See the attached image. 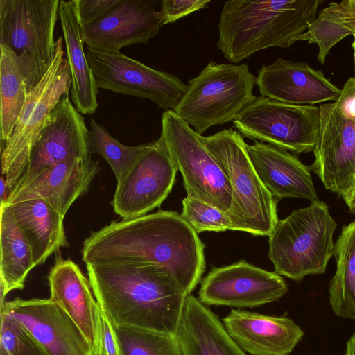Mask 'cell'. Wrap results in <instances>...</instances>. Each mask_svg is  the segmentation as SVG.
Segmentation results:
<instances>
[{
  "label": "cell",
  "instance_id": "d6986e66",
  "mask_svg": "<svg viewBox=\"0 0 355 355\" xmlns=\"http://www.w3.org/2000/svg\"><path fill=\"white\" fill-rule=\"evenodd\" d=\"M99 171V162L91 156L68 159L45 168L29 182L12 191L1 205L43 199L64 216L76 200L87 192Z\"/></svg>",
  "mask_w": 355,
  "mask_h": 355
},
{
  "label": "cell",
  "instance_id": "ffe728a7",
  "mask_svg": "<svg viewBox=\"0 0 355 355\" xmlns=\"http://www.w3.org/2000/svg\"><path fill=\"white\" fill-rule=\"evenodd\" d=\"M222 322L231 338L251 355H288L304 334L288 317L243 309H232Z\"/></svg>",
  "mask_w": 355,
  "mask_h": 355
},
{
  "label": "cell",
  "instance_id": "836d02e7",
  "mask_svg": "<svg viewBox=\"0 0 355 355\" xmlns=\"http://www.w3.org/2000/svg\"><path fill=\"white\" fill-rule=\"evenodd\" d=\"M209 0H162L160 11L164 25L173 23L185 16L208 6Z\"/></svg>",
  "mask_w": 355,
  "mask_h": 355
},
{
  "label": "cell",
  "instance_id": "3957f363",
  "mask_svg": "<svg viewBox=\"0 0 355 355\" xmlns=\"http://www.w3.org/2000/svg\"><path fill=\"white\" fill-rule=\"evenodd\" d=\"M320 0L225 2L216 46L232 64L270 47L288 49L316 18Z\"/></svg>",
  "mask_w": 355,
  "mask_h": 355
},
{
  "label": "cell",
  "instance_id": "8992f818",
  "mask_svg": "<svg viewBox=\"0 0 355 355\" xmlns=\"http://www.w3.org/2000/svg\"><path fill=\"white\" fill-rule=\"evenodd\" d=\"M255 77L248 64L210 61L187 89L174 113L201 135L213 125L233 121L256 96Z\"/></svg>",
  "mask_w": 355,
  "mask_h": 355
},
{
  "label": "cell",
  "instance_id": "ab89813d",
  "mask_svg": "<svg viewBox=\"0 0 355 355\" xmlns=\"http://www.w3.org/2000/svg\"><path fill=\"white\" fill-rule=\"evenodd\" d=\"M353 35L354 37V42L352 44V46H353V49H354V64H355V32H354Z\"/></svg>",
  "mask_w": 355,
  "mask_h": 355
},
{
  "label": "cell",
  "instance_id": "74e56055",
  "mask_svg": "<svg viewBox=\"0 0 355 355\" xmlns=\"http://www.w3.org/2000/svg\"><path fill=\"white\" fill-rule=\"evenodd\" d=\"M346 205H347L349 211L355 215V189L349 199V200L346 202Z\"/></svg>",
  "mask_w": 355,
  "mask_h": 355
},
{
  "label": "cell",
  "instance_id": "7c38bea8",
  "mask_svg": "<svg viewBox=\"0 0 355 355\" xmlns=\"http://www.w3.org/2000/svg\"><path fill=\"white\" fill-rule=\"evenodd\" d=\"M178 171L160 135L117 182L111 202L114 212L130 219L159 207L171 191Z\"/></svg>",
  "mask_w": 355,
  "mask_h": 355
},
{
  "label": "cell",
  "instance_id": "4316f807",
  "mask_svg": "<svg viewBox=\"0 0 355 355\" xmlns=\"http://www.w3.org/2000/svg\"><path fill=\"white\" fill-rule=\"evenodd\" d=\"M336 270L329 286V302L334 313L355 320V220L343 226L334 244Z\"/></svg>",
  "mask_w": 355,
  "mask_h": 355
},
{
  "label": "cell",
  "instance_id": "484cf974",
  "mask_svg": "<svg viewBox=\"0 0 355 355\" xmlns=\"http://www.w3.org/2000/svg\"><path fill=\"white\" fill-rule=\"evenodd\" d=\"M34 267L31 245L17 224L10 206L1 205L0 282L6 294L23 289Z\"/></svg>",
  "mask_w": 355,
  "mask_h": 355
},
{
  "label": "cell",
  "instance_id": "1f68e13d",
  "mask_svg": "<svg viewBox=\"0 0 355 355\" xmlns=\"http://www.w3.org/2000/svg\"><path fill=\"white\" fill-rule=\"evenodd\" d=\"M182 202L181 216L198 234L231 230L232 225L227 213L217 207L187 195Z\"/></svg>",
  "mask_w": 355,
  "mask_h": 355
},
{
  "label": "cell",
  "instance_id": "2e32d148",
  "mask_svg": "<svg viewBox=\"0 0 355 355\" xmlns=\"http://www.w3.org/2000/svg\"><path fill=\"white\" fill-rule=\"evenodd\" d=\"M159 3L121 0L101 18L81 26L84 43L92 49L111 53L132 44H147L164 26L160 9H157Z\"/></svg>",
  "mask_w": 355,
  "mask_h": 355
},
{
  "label": "cell",
  "instance_id": "d6a6232c",
  "mask_svg": "<svg viewBox=\"0 0 355 355\" xmlns=\"http://www.w3.org/2000/svg\"><path fill=\"white\" fill-rule=\"evenodd\" d=\"M0 315V347L9 355H48L13 318L5 313Z\"/></svg>",
  "mask_w": 355,
  "mask_h": 355
},
{
  "label": "cell",
  "instance_id": "ba28073f",
  "mask_svg": "<svg viewBox=\"0 0 355 355\" xmlns=\"http://www.w3.org/2000/svg\"><path fill=\"white\" fill-rule=\"evenodd\" d=\"M60 0H0V44L14 54L28 91L42 78L56 50Z\"/></svg>",
  "mask_w": 355,
  "mask_h": 355
},
{
  "label": "cell",
  "instance_id": "f35d334b",
  "mask_svg": "<svg viewBox=\"0 0 355 355\" xmlns=\"http://www.w3.org/2000/svg\"><path fill=\"white\" fill-rule=\"evenodd\" d=\"M0 355H9L7 352L0 347Z\"/></svg>",
  "mask_w": 355,
  "mask_h": 355
},
{
  "label": "cell",
  "instance_id": "30bf717a",
  "mask_svg": "<svg viewBox=\"0 0 355 355\" xmlns=\"http://www.w3.org/2000/svg\"><path fill=\"white\" fill-rule=\"evenodd\" d=\"M235 128L251 139L300 154L313 151L320 132V109L259 96L233 120Z\"/></svg>",
  "mask_w": 355,
  "mask_h": 355
},
{
  "label": "cell",
  "instance_id": "9a60e30c",
  "mask_svg": "<svg viewBox=\"0 0 355 355\" xmlns=\"http://www.w3.org/2000/svg\"><path fill=\"white\" fill-rule=\"evenodd\" d=\"M48 355H94L86 338L71 318L49 299L15 297L0 308Z\"/></svg>",
  "mask_w": 355,
  "mask_h": 355
},
{
  "label": "cell",
  "instance_id": "f1b7e54d",
  "mask_svg": "<svg viewBox=\"0 0 355 355\" xmlns=\"http://www.w3.org/2000/svg\"><path fill=\"white\" fill-rule=\"evenodd\" d=\"M0 137L2 147L12 135L29 91L13 53L2 44H0Z\"/></svg>",
  "mask_w": 355,
  "mask_h": 355
},
{
  "label": "cell",
  "instance_id": "d590c367",
  "mask_svg": "<svg viewBox=\"0 0 355 355\" xmlns=\"http://www.w3.org/2000/svg\"><path fill=\"white\" fill-rule=\"evenodd\" d=\"M121 0H75L80 26L91 24L101 18Z\"/></svg>",
  "mask_w": 355,
  "mask_h": 355
},
{
  "label": "cell",
  "instance_id": "cb8c5ba5",
  "mask_svg": "<svg viewBox=\"0 0 355 355\" xmlns=\"http://www.w3.org/2000/svg\"><path fill=\"white\" fill-rule=\"evenodd\" d=\"M58 15L71 77L72 102L80 114H94L98 106V88L83 49L75 0H60Z\"/></svg>",
  "mask_w": 355,
  "mask_h": 355
},
{
  "label": "cell",
  "instance_id": "9c48e42d",
  "mask_svg": "<svg viewBox=\"0 0 355 355\" xmlns=\"http://www.w3.org/2000/svg\"><path fill=\"white\" fill-rule=\"evenodd\" d=\"M161 135L182 175L187 196L227 213L232 205L230 184L222 167L203 143L202 135L172 110L162 113Z\"/></svg>",
  "mask_w": 355,
  "mask_h": 355
},
{
  "label": "cell",
  "instance_id": "277c9868",
  "mask_svg": "<svg viewBox=\"0 0 355 355\" xmlns=\"http://www.w3.org/2000/svg\"><path fill=\"white\" fill-rule=\"evenodd\" d=\"M202 139L230 184L232 205L227 214L231 230L269 236L279 222L277 202L258 177L243 137L229 128Z\"/></svg>",
  "mask_w": 355,
  "mask_h": 355
},
{
  "label": "cell",
  "instance_id": "7402d4cb",
  "mask_svg": "<svg viewBox=\"0 0 355 355\" xmlns=\"http://www.w3.org/2000/svg\"><path fill=\"white\" fill-rule=\"evenodd\" d=\"M260 180L278 202L286 198L319 200L309 166L288 150L255 141L246 145Z\"/></svg>",
  "mask_w": 355,
  "mask_h": 355
},
{
  "label": "cell",
  "instance_id": "6da1fadb",
  "mask_svg": "<svg viewBox=\"0 0 355 355\" xmlns=\"http://www.w3.org/2000/svg\"><path fill=\"white\" fill-rule=\"evenodd\" d=\"M85 265L149 263L166 268L187 295L202 279L205 245L176 211L159 210L112 221L84 241Z\"/></svg>",
  "mask_w": 355,
  "mask_h": 355
},
{
  "label": "cell",
  "instance_id": "4fadbf2b",
  "mask_svg": "<svg viewBox=\"0 0 355 355\" xmlns=\"http://www.w3.org/2000/svg\"><path fill=\"white\" fill-rule=\"evenodd\" d=\"M319 109V136L309 168L346 203L355 189V120L342 114L335 102Z\"/></svg>",
  "mask_w": 355,
  "mask_h": 355
},
{
  "label": "cell",
  "instance_id": "ac0fdd59",
  "mask_svg": "<svg viewBox=\"0 0 355 355\" xmlns=\"http://www.w3.org/2000/svg\"><path fill=\"white\" fill-rule=\"evenodd\" d=\"M256 85L262 96L298 105L335 102L341 94L322 71L282 58L260 69Z\"/></svg>",
  "mask_w": 355,
  "mask_h": 355
},
{
  "label": "cell",
  "instance_id": "e575fe53",
  "mask_svg": "<svg viewBox=\"0 0 355 355\" xmlns=\"http://www.w3.org/2000/svg\"><path fill=\"white\" fill-rule=\"evenodd\" d=\"M97 320L101 355H123L113 324L98 303Z\"/></svg>",
  "mask_w": 355,
  "mask_h": 355
},
{
  "label": "cell",
  "instance_id": "d4e9b609",
  "mask_svg": "<svg viewBox=\"0 0 355 355\" xmlns=\"http://www.w3.org/2000/svg\"><path fill=\"white\" fill-rule=\"evenodd\" d=\"M9 205L31 245L35 266L44 263L60 248L68 245L64 216L46 200L31 199Z\"/></svg>",
  "mask_w": 355,
  "mask_h": 355
},
{
  "label": "cell",
  "instance_id": "f546056e",
  "mask_svg": "<svg viewBox=\"0 0 355 355\" xmlns=\"http://www.w3.org/2000/svg\"><path fill=\"white\" fill-rule=\"evenodd\" d=\"M90 128L89 154H98L107 161L114 173L116 182L152 146V142L138 146L122 144L93 119L90 120Z\"/></svg>",
  "mask_w": 355,
  "mask_h": 355
},
{
  "label": "cell",
  "instance_id": "52a82bcc",
  "mask_svg": "<svg viewBox=\"0 0 355 355\" xmlns=\"http://www.w3.org/2000/svg\"><path fill=\"white\" fill-rule=\"evenodd\" d=\"M63 37L56 40L53 59L40 82L28 92L12 135L1 148V178L8 196L20 180L33 148L50 115L60 100L68 96L71 77L64 58Z\"/></svg>",
  "mask_w": 355,
  "mask_h": 355
},
{
  "label": "cell",
  "instance_id": "7a4b0ae2",
  "mask_svg": "<svg viewBox=\"0 0 355 355\" xmlns=\"http://www.w3.org/2000/svg\"><path fill=\"white\" fill-rule=\"evenodd\" d=\"M86 268L96 300L112 324L177 334L187 295L166 268L149 263Z\"/></svg>",
  "mask_w": 355,
  "mask_h": 355
},
{
  "label": "cell",
  "instance_id": "60d3db41",
  "mask_svg": "<svg viewBox=\"0 0 355 355\" xmlns=\"http://www.w3.org/2000/svg\"><path fill=\"white\" fill-rule=\"evenodd\" d=\"M345 355H355V354L352 352H350V351L346 350Z\"/></svg>",
  "mask_w": 355,
  "mask_h": 355
},
{
  "label": "cell",
  "instance_id": "603a6c76",
  "mask_svg": "<svg viewBox=\"0 0 355 355\" xmlns=\"http://www.w3.org/2000/svg\"><path fill=\"white\" fill-rule=\"evenodd\" d=\"M177 335L184 355H248L218 316L191 294L186 297Z\"/></svg>",
  "mask_w": 355,
  "mask_h": 355
},
{
  "label": "cell",
  "instance_id": "5bb4252c",
  "mask_svg": "<svg viewBox=\"0 0 355 355\" xmlns=\"http://www.w3.org/2000/svg\"><path fill=\"white\" fill-rule=\"evenodd\" d=\"M288 290L281 275L241 260L212 268L200 281L198 298L207 306L241 309L276 302Z\"/></svg>",
  "mask_w": 355,
  "mask_h": 355
},
{
  "label": "cell",
  "instance_id": "83f0119b",
  "mask_svg": "<svg viewBox=\"0 0 355 355\" xmlns=\"http://www.w3.org/2000/svg\"><path fill=\"white\" fill-rule=\"evenodd\" d=\"M355 32V0L330 3L311 23L298 41L307 40L318 46V60L324 63L331 48Z\"/></svg>",
  "mask_w": 355,
  "mask_h": 355
},
{
  "label": "cell",
  "instance_id": "44dd1931",
  "mask_svg": "<svg viewBox=\"0 0 355 355\" xmlns=\"http://www.w3.org/2000/svg\"><path fill=\"white\" fill-rule=\"evenodd\" d=\"M50 299L75 322L94 355H101L98 331V302L89 279L71 259L58 256L48 276Z\"/></svg>",
  "mask_w": 355,
  "mask_h": 355
},
{
  "label": "cell",
  "instance_id": "8d00e7d4",
  "mask_svg": "<svg viewBox=\"0 0 355 355\" xmlns=\"http://www.w3.org/2000/svg\"><path fill=\"white\" fill-rule=\"evenodd\" d=\"M335 103L342 114L355 120V77L347 80Z\"/></svg>",
  "mask_w": 355,
  "mask_h": 355
},
{
  "label": "cell",
  "instance_id": "8fae6325",
  "mask_svg": "<svg viewBox=\"0 0 355 355\" xmlns=\"http://www.w3.org/2000/svg\"><path fill=\"white\" fill-rule=\"evenodd\" d=\"M86 55L98 88L148 99L172 110L186 89L177 76L154 69L120 53L87 48Z\"/></svg>",
  "mask_w": 355,
  "mask_h": 355
},
{
  "label": "cell",
  "instance_id": "4dcf8cb0",
  "mask_svg": "<svg viewBox=\"0 0 355 355\" xmlns=\"http://www.w3.org/2000/svg\"><path fill=\"white\" fill-rule=\"evenodd\" d=\"M113 326L123 355H184L181 341L177 334L114 324Z\"/></svg>",
  "mask_w": 355,
  "mask_h": 355
},
{
  "label": "cell",
  "instance_id": "5b68a950",
  "mask_svg": "<svg viewBox=\"0 0 355 355\" xmlns=\"http://www.w3.org/2000/svg\"><path fill=\"white\" fill-rule=\"evenodd\" d=\"M336 227L328 206L320 200L279 220L268 240L275 272L294 281L324 273L334 254Z\"/></svg>",
  "mask_w": 355,
  "mask_h": 355
},
{
  "label": "cell",
  "instance_id": "e0dca14e",
  "mask_svg": "<svg viewBox=\"0 0 355 355\" xmlns=\"http://www.w3.org/2000/svg\"><path fill=\"white\" fill-rule=\"evenodd\" d=\"M89 136L83 116L72 105L69 95L64 96L52 111L32 149L27 166L12 191L52 165L70 158L91 156Z\"/></svg>",
  "mask_w": 355,
  "mask_h": 355
}]
</instances>
